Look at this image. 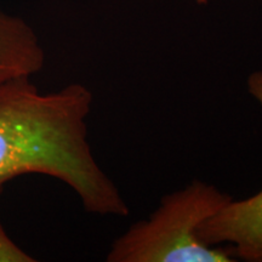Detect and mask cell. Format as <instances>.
I'll return each instance as SVG.
<instances>
[{
	"label": "cell",
	"instance_id": "1",
	"mask_svg": "<svg viewBox=\"0 0 262 262\" xmlns=\"http://www.w3.org/2000/svg\"><path fill=\"white\" fill-rule=\"evenodd\" d=\"M93 94L80 83L40 93L31 78L0 84V191L25 173L64 182L88 212L129 215V206L101 169L88 141Z\"/></svg>",
	"mask_w": 262,
	"mask_h": 262
},
{
	"label": "cell",
	"instance_id": "2",
	"mask_svg": "<svg viewBox=\"0 0 262 262\" xmlns=\"http://www.w3.org/2000/svg\"><path fill=\"white\" fill-rule=\"evenodd\" d=\"M232 196L214 185L194 180L165 195L146 220L131 225L113 242L108 262H233L225 247H211L196 237L198 226Z\"/></svg>",
	"mask_w": 262,
	"mask_h": 262
},
{
	"label": "cell",
	"instance_id": "3",
	"mask_svg": "<svg viewBox=\"0 0 262 262\" xmlns=\"http://www.w3.org/2000/svg\"><path fill=\"white\" fill-rule=\"evenodd\" d=\"M248 88L262 107V72L249 77ZM195 234L211 247L226 245L235 261L262 262V189L249 198H232L202 222Z\"/></svg>",
	"mask_w": 262,
	"mask_h": 262
},
{
	"label": "cell",
	"instance_id": "4",
	"mask_svg": "<svg viewBox=\"0 0 262 262\" xmlns=\"http://www.w3.org/2000/svg\"><path fill=\"white\" fill-rule=\"evenodd\" d=\"M44 62V49L32 26L0 6V84L31 78L42 70Z\"/></svg>",
	"mask_w": 262,
	"mask_h": 262
},
{
	"label": "cell",
	"instance_id": "5",
	"mask_svg": "<svg viewBox=\"0 0 262 262\" xmlns=\"http://www.w3.org/2000/svg\"><path fill=\"white\" fill-rule=\"evenodd\" d=\"M34 257L26 253L9 237L0 224V262H34Z\"/></svg>",
	"mask_w": 262,
	"mask_h": 262
}]
</instances>
